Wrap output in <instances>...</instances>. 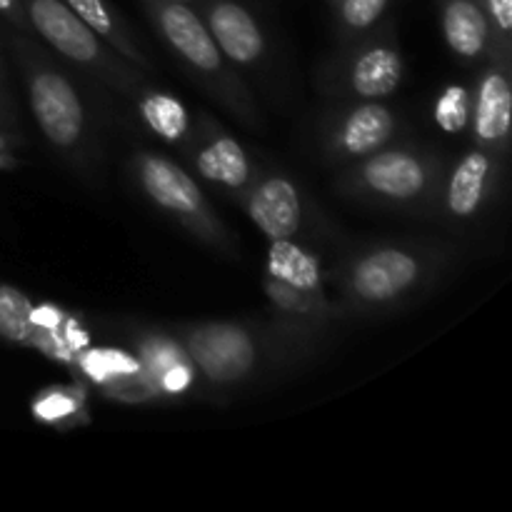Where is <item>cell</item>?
Returning a JSON list of instances; mask_svg holds the SVG:
<instances>
[{
    "label": "cell",
    "mask_w": 512,
    "mask_h": 512,
    "mask_svg": "<svg viewBox=\"0 0 512 512\" xmlns=\"http://www.w3.org/2000/svg\"><path fill=\"white\" fill-rule=\"evenodd\" d=\"M30 110L55 148H73L83 135L85 110L78 90L55 70H35L28 83Z\"/></svg>",
    "instance_id": "cell-1"
},
{
    "label": "cell",
    "mask_w": 512,
    "mask_h": 512,
    "mask_svg": "<svg viewBox=\"0 0 512 512\" xmlns=\"http://www.w3.org/2000/svg\"><path fill=\"white\" fill-rule=\"evenodd\" d=\"M190 355L213 383H235L253 370L255 345L238 325L213 323L190 335Z\"/></svg>",
    "instance_id": "cell-2"
},
{
    "label": "cell",
    "mask_w": 512,
    "mask_h": 512,
    "mask_svg": "<svg viewBox=\"0 0 512 512\" xmlns=\"http://www.w3.org/2000/svg\"><path fill=\"white\" fill-rule=\"evenodd\" d=\"M23 13L28 15L40 38L48 40L58 53L75 63L100 60V40L63 0H25Z\"/></svg>",
    "instance_id": "cell-3"
},
{
    "label": "cell",
    "mask_w": 512,
    "mask_h": 512,
    "mask_svg": "<svg viewBox=\"0 0 512 512\" xmlns=\"http://www.w3.org/2000/svg\"><path fill=\"white\" fill-rule=\"evenodd\" d=\"M155 13H158V25L165 40L193 68L203 70V73H220V63H223L220 55L223 53L215 45L208 25L198 18V13H193V8L180 0H158Z\"/></svg>",
    "instance_id": "cell-4"
},
{
    "label": "cell",
    "mask_w": 512,
    "mask_h": 512,
    "mask_svg": "<svg viewBox=\"0 0 512 512\" xmlns=\"http://www.w3.org/2000/svg\"><path fill=\"white\" fill-rule=\"evenodd\" d=\"M418 260L403 250L385 248L370 253L353 273V290L368 303H388L418 280Z\"/></svg>",
    "instance_id": "cell-5"
},
{
    "label": "cell",
    "mask_w": 512,
    "mask_h": 512,
    "mask_svg": "<svg viewBox=\"0 0 512 512\" xmlns=\"http://www.w3.org/2000/svg\"><path fill=\"white\" fill-rule=\"evenodd\" d=\"M208 30L220 53L233 63L248 65L263 55L265 40L253 13L233 0H220L208 10Z\"/></svg>",
    "instance_id": "cell-6"
},
{
    "label": "cell",
    "mask_w": 512,
    "mask_h": 512,
    "mask_svg": "<svg viewBox=\"0 0 512 512\" xmlns=\"http://www.w3.org/2000/svg\"><path fill=\"white\" fill-rule=\"evenodd\" d=\"M250 218L270 240H288L298 233L303 208L300 195L290 180L268 178L250 198Z\"/></svg>",
    "instance_id": "cell-7"
},
{
    "label": "cell",
    "mask_w": 512,
    "mask_h": 512,
    "mask_svg": "<svg viewBox=\"0 0 512 512\" xmlns=\"http://www.w3.org/2000/svg\"><path fill=\"white\" fill-rule=\"evenodd\" d=\"M363 180L370 190L385 198L410 200L423 193L428 173L415 155L405 150H385L365 163Z\"/></svg>",
    "instance_id": "cell-8"
},
{
    "label": "cell",
    "mask_w": 512,
    "mask_h": 512,
    "mask_svg": "<svg viewBox=\"0 0 512 512\" xmlns=\"http://www.w3.org/2000/svg\"><path fill=\"white\" fill-rule=\"evenodd\" d=\"M143 188L160 208L180 215H195L203 210V193L195 180L165 158H145L140 168Z\"/></svg>",
    "instance_id": "cell-9"
},
{
    "label": "cell",
    "mask_w": 512,
    "mask_h": 512,
    "mask_svg": "<svg viewBox=\"0 0 512 512\" xmlns=\"http://www.w3.org/2000/svg\"><path fill=\"white\" fill-rule=\"evenodd\" d=\"M443 35L460 58H478L490 40V20L480 0H445Z\"/></svg>",
    "instance_id": "cell-10"
},
{
    "label": "cell",
    "mask_w": 512,
    "mask_h": 512,
    "mask_svg": "<svg viewBox=\"0 0 512 512\" xmlns=\"http://www.w3.org/2000/svg\"><path fill=\"white\" fill-rule=\"evenodd\" d=\"M512 90L508 75L490 70L478 88L475 100V133L485 143H498L510 133Z\"/></svg>",
    "instance_id": "cell-11"
},
{
    "label": "cell",
    "mask_w": 512,
    "mask_h": 512,
    "mask_svg": "<svg viewBox=\"0 0 512 512\" xmlns=\"http://www.w3.org/2000/svg\"><path fill=\"white\" fill-rule=\"evenodd\" d=\"M403 78V65L395 50L390 48H373L360 55L350 73V85L360 98H385L393 95Z\"/></svg>",
    "instance_id": "cell-12"
},
{
    "label": "cell",
    "mask_w": 512,
    "mask_h": 512,
    "mask_svg": "<svg viewBox=\"0 0 512 512\" xmlns=\"http://www.w3.org/2000/svg\"><path fill=\"white\" fill-rule=\"evenodd\" d=\"M490 178V158L483 150H473L465 155L453 170L448 185V208L460 218H470L480 208L485 195V185Z\"/></svg>",
    "instance_id": "cell-13"
},
{
    "label": "cell",
    "mask_w": 512,
    "mask_h": 512,
    "mask_svg": "<svg viewBox=\"0 0 512 512\" xmlns=\"http://www.w3.org/2000/svg\"><path fill=\"white\" fill-rule=\"evenodd\" d=\"M395 130V120L388 108L383 105H360L350 113L343 128V145L350 155L375 153L380 145L390 140Z\"/></svg>",
    "instance_id": "cell-14"
},
{
    "label": "cell",
    "mask_w": 512,
    "mask_h": 512,
    "mask_svg": "<svg viewBox=\"0 0 512 512\" xmlns=\"http://www.w3.org/2000/svg\"><path fill=\"white\" fill-rule=\"evenodd\" d=\"M198 173L225 188H243L250 180V163L243 145L233 138H215L198 155Z\"/></svg>",
    "instance_id": "cell-15"
},
{
    "label": "cell",
    "mask_w": 512,
    "mask_h": 512,
    "mask_svg": "<svg viewBox=\"0 0 512 512\" xmlns=\"http://www.w3.org/2000/svg\"><path fill=\"white\" fill-rule=\"evenodd\" d=\"M268 253V273L273 275L278 283L288 285L293 290H303V293H313L320 285V268L318 260L303 248L288 240H270Z\"/></svg>",
    "instance_id": "cell-16"
},
{
    "label": "cell",
    "mask_w": 512,
    "mask_h": 512,
    "mask_svg": "<svg viewBox=\"0 0 512 512\" xmlns=\"http://www.w3.org/2000/svg\"><path fill=\"white\" fill-rule=\"evenodd\" d=\"M35 333V310L28 295L13 285H0V338L30 343Z\"/></svg>",
    "instance_id": "cell-17"
},
{
    "label": "cell",
    "mask_w": 512,
    "mask_h": 512,
    "mask_svg": "<svg viewBox=\"0 0 512 512\" xmlns=\"http://www.w3.org/2000/svg\"><path fill=\"white\" fill-rule=\"evenodd\" d=\"M140 115L148 128L163 140H180L188 130V110L178 98L165 93H150L140 103Z\"/></svg>",
    "instance_id": "cell-18"
},
{
    "label": "cell",
    "mask_w": 512,
    "mask_h": 512,
    "mask_svg": "<svg viewBox=\"0 0 512 512\" xmlns=\"http://www.w3.org/2000/svg\"><path fill=\"white\" fill-rule=\"evenodd\" d=\"M470 120V93L463 85H450L435 103V123L445 133L455 135L468 125Z\"/></svg>",
    "instance_id": "cell-19"
},
{
    "label": "cell",
    "mask_w": 512,
    "mask_h": 512,
    "mask_svg": "<svg viewBox=\"0 0 512 512\" xmlns=\"http://www.w3.org/2000/svg\"><path fill=\"white\" fill-rule=\"evenodd\" d=\"M90 30H93L98 38H108L120 43L118 23H115V15L110 10V5L105 0H63Z\"/></svg>",
    "instance_id": "cell-20"
},
{
    "label": "cell",
    "mask_w": 512,
    "mask_h": 512,
    "mask_svg": "<svg viewBox=\"0 0 512 512\" xmlns=\"http://www.w3.org/2000/svg\"><path fill=\"white\" fill-rule=\"evenodd\" d=\"M388 3L390 0H340V18L353 30L373 28Z\"/></svg>",
    "instance_id": "cell-21"
},
{
    "label": "cell",
    "mask_w": 512,
    "mask_h": 512,
    "mask_svg": "<svg viewBox=\"0 0 512 512\" xmlns=\"http://www.w3.org/2000/svg\"><path fill=\"white\" fill-rule=\"evenodd\" d=\"M0 15L18 23V20H23V3L20 0H0Z\"/></svg>",
    "instance_id": "cell-22"
},
{
    "label": "cell",
    "mask_w": 512,
    "mask_h": 512,
    "mask_svg": "<svg viewBox=\"0 0 512 512\" xmlns=\"http://www.w3.org/2000/svg\"><path fill=\"white\" fill-rule=\"evenodd\" d=\"M188 373H185L183 368H175V370H170V375H168V380H165V383H168V388L170 390H180V388H185V385H188Z\"/></svg>",
    "instance_id": "cell-23"
}]
</instances>
